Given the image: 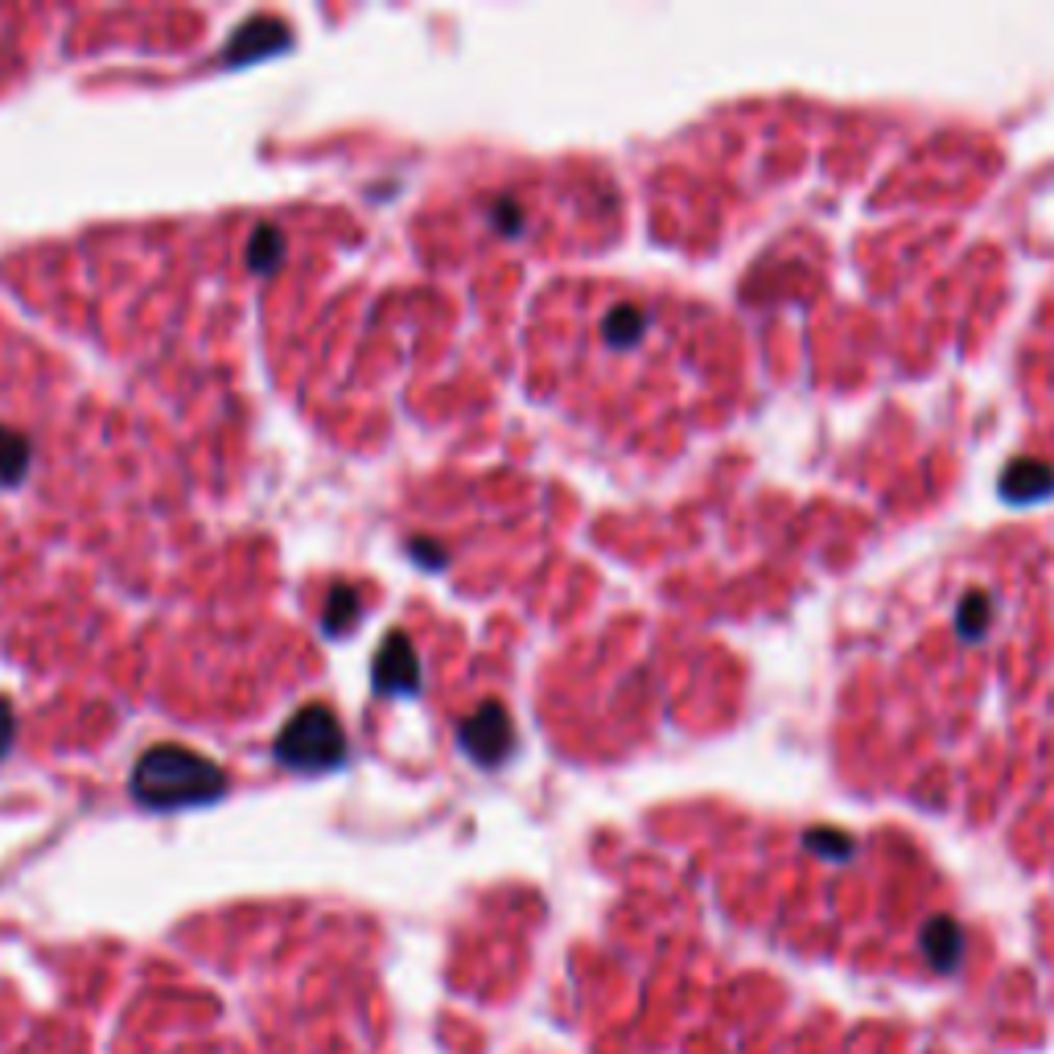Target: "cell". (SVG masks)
<instances>
[{"label":"cell","instance_id":"obj_1","mask_svg":"<svg viewBox=\"0 0 1054 1054\" xmlns=\"http://www.w3.org/2000/svg\"><path fill=\"white\" fill-rule=\"evenodd\" d=\"M223 787V775L211 763L181 750H153L136 770V795L153 808H178L195 799H211Z\"/></svg>","mask_w":1054,"mask_h":1054},{"label":"cell","instance_id":"obj_2","mask_svg":"<svg viewBox=\"0 0 1054 1054\" xmlns=\"http://www.w3.org/2000/svg\"><path fill=\"white\" fill-rule=\"evenodd\" d=\"M280 754L292 766H325L342 754V737L325 713H306L289 725L285 742H280Z\"/></svg>","mask_w":1054,"mask_h":1054},{"label":"cell","instance_id":"obj_3","mask_svg":"<svg viewBox=\"0 0 1054 1054\" xmlns=\"http://www.w3.org/2000/svg\"><path fill=\"white\" fill-rule=\"evenodd\" d=\"M923 952L935 973H956L959 952H964L959 927L952 923V919H931V923L923 927Z\"/></svg>","mask_w":1054,"mask_h":1054},{"label":"cell","instance_id":"obj_4","mask_svg":"<svg viewBox=\"0 0 1054 1054\" xmlns=\"http://www.w3.org/2000/svg\"><path fill=\"white\" fill-rule=\"evenodd\" d=\"M4 742H9V713L0 709V750H4Z\"/></svg>","mask_w":1054,"mask_h":1054}]
</instances>
